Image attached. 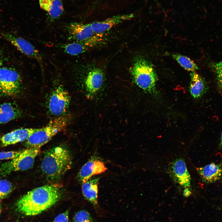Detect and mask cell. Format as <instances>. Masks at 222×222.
I'll return each mask as SVG.
<instances>
[{"mask_svg":"<svg viewBox=\"0 0 222 222\" xmlns=\"http://www.w3.org/2000/svg\"><path fill=\"white\" fill-rule=\"evenodd\" d=\"M107 170V168L101 161L91 159L82 167L78 174L77 178L82 183L91 178L93 176L101 174Z\"/></svg>","mask_w":222,"mask_h":222,"instance_id":"obj_12","label":"cell"},{"mask_svg":"<svg viewBox=\"0 0 222 222\" xmlns=\"http://www.w3.org/2000/svg\"><path fill=\"white\" fill-rule=\"evenodd\" d=\"M172 56L180 66L187 71L192 72L198 69L196 64L188 57L179 54H174Z\"/></svg>","mask_w":222,"mask_h":222,"instance_id":"obj_21","label":"cell"},{"mask_svg":"<svg viewBox=\"0 0 222 222\" xmlns=\"http://www.w3.org/2000/svg\"><path fill=\"white\" fill-rule=\"evenodd\" d=\"M170 175L174 182L184 188L190 187L191 177L184 161L178 159L173 162L169 167Z\"/></svg>","mask_w":222,"mask_h":222,"instance_id":"obj_10","label":"cell"},{"mask_svg":"<svg viewBox=\"0 0 222 222\" xmlns=\"http://www.w3.org/2000/svg\"><path fill=\"white\" fill-rule=\"evenodd\" d=\"M2 64V60L0 57V68H1V67Z\"/></svg>","mask_w":222,"mask_h":222,"instance_id":"obj_29","label":"cell"},{"mask_svg":"<svg viewBox=\"0 0 222 222\" xmlns=\"http://www.w3.org/2000/svg\"><path fill=\"white\" fill-rule=\"evenodd\" d=\"M39 129L26 128L18 129L8 133L0 139L2 146H6L26 141Z\"/></svg>","mask_w":222,"mask_h":222,"instance_id":"obj_14","label":"cell"},{"mask_svg":"<svg viewBox=\"0 0 222 222\" xmlns=\"http://www.w3.org/2000/svg\"><path fill=\"white\" fill-rule=\"evenodd\" d=\"M72 164V157L68 150L64 147L58 146L45 152L41 169L47 178L56 181L70 169Z\"/></svg>","mask_w":222,"mask_h":222,"instance_id":"obj_2","label":"cell"},{"mask_svg":"<svg viewBox=\"0 0 222 222\" xmlns=\"http://www.w3.org/2000/svg\"><path fill=\"white\" fill-rule=\"evenodd\" d=\"M39 3L40 8L53 19L60 17L64 10L61 0H39Z\"/></svg>","mask_w":222,"mask_h":222,"instance_id":"obj_18","label":"cell"},{"mask_svg":"<svg viewBox=\"0 0 222 222\" xmlns=\"http://www.w3.org/2000/svg\"><path fill=\"white\" fill-rule=\"evenodd\" d=\"M3 35L6 39L22 53L36 60L39 64L42 71L43 72L42 56L39 51L31 43L21 37L10 34H5Z\"/></svg>","mask_w":222,"mask_h":222,"instance_id":"obj_9","label":"cell"},{"mask_svg":"<svg viewBox=\"0 0 222 222\" xmlns=\"http://www.w3.org/2000/svg\"><path fill=\"white\" fill-rule=\"evenodd\" d=\"M200 176L207 183L215 182L222 178V165L212 163L197 168Z\"/></svg>","mask_w":222,"mask_h":222,"instance_id":"obj_15","label":"cell"},{"mask_svg":"<svg viewBox=\"0 0 222 222\" xmlns=\"http://www.w3.org/2000/svg\"><path fill=\"white\" fill-rule=\"evenodd\" d=\"M21 115L19 109L14 104L5 103L0 105V125L17 118Z\"/></svg>","mask_w":222,"mask_h":222,"instance_id":"obj_19","label":"cell"},{"mask_svg":"<svg viewBox=\"0 0 222 222\" xmlns=\"http://www.w3.org/2000/svg\"><path fill=\"white\" fill-rule=\"evenodd\" d=\"M14 187L12 184L5 179L0 180V199L7 197L12 192Z\"/></svg>","mask_w":222,"mask_h":222,"instance_id":"obj_22","label":"cell"},{"mask_svg":"<svg viewBox=\"0 0 222 222\" xmlns=\"http://www.w3.org/2000/svg\"><path fill=\"white\" fill-rule=\"evenodd\" d=\"M68 212L66 210L64 212L60 214L54 219L53 222H68Z\"/></svg>","mask_w":222,"mask_h":222,"instance_id":"obj_26","label":"cell"},{"mask_svg":"<svg viewBox=\"0 0 222 222\" xmlns=\"http://www.w3.org/2000/svg\"><path fill=\"white\" fill-rule=\"evenodd\" d=\"M61 196L60 188L57 185L38 187L28 192L18 201L17 209L27 216L38 215L56 203Z\"/></svg>","mask_w":222,"mask_h":222,"instance_id":"obj_1","label":"cell"},{"mask_svg":"<svg viewBox=\"0 0 222 222\" xmlns=\"http://www.w3.org/2000/svg\"><path fill=\"white\" fill-rule=\"evenodd\" d=\"M191 192L190 189L188 188H186L183 191V195L186 197H188L191 194Z\"/></svg>","mask_w":222,"mask_h":222,"instance_id":"obj_27","label":"cell"},{"mask_svg":"<svg viewBox=\"0 0 222 222\" xmlns=\"http://www.w3.org/2000/svg\"><path fill=\"white\" fill-rule=\"evenodd\" d=\"M1 206H0V213H1Z\"/></svg>","mask_w":222,"mask_h":222,"instance_id":"obj_30","label":"cell"},{"mask_svg":"<svg viewBox=\"0 0 222 222\" xmlns=\"http://www.w3.org/2000/svg\"><path fill=\"white\" fill-rule=\"evenodd\" d=\"M72 119L70 114L59 116L50 121L45 126L32 134L26 140L28 148H40L55 135L66 129Z\"/></svg>","mask_w":222,"mask_h":222,"instance_id":"obj_3","label":"cell"},{"mask_svg":"<svg viewBox=\"0 0 222 222\" xmlns=\"http://www.w3.org/2000/svg\"><path fill=\"white\" fill-rule=\"evenodd\" d=\"M133 14L114 15L103 21L94 22L90 23L93 31L97 34L103 35L113 27L124 22L132 19Z\"/></svg>","mask_w":222,"mask_h":222,"instance_id":"obj_11","label":"cell"},{"mask_svg":"<svg viewBox=\"0 0 222 222\" xmlns=\"http://www.w3.org/2000/svg\"><path fill=\"white\" fill-rule=\"evenodd\" d=\"M66 28L69 39L88 48L98 44L103 40V35L95 33L90 23L73 22L68 25Z\"/></svg>","mask_w":222,"mask_h":222,"instance_id":"obj_5","label":"cell"},{"mask_svg":"<svg viewBox=\"0 0 222 222\" xmlns=\"http://www.w3.org/2000/svg\"><path fill=\"white\" fill-rule=\"evenodd\" d=\"M40 151L39 148H29L23 150L17 157L1 165L0 175L6 176L13 172L25 171L31 168Z\"/></svg>","mask_w":222,"mask_h":222,"instance_id":"obj_6","label":"cell"},{"mask_svg":"<svg viewBox=\"0 0 222 222\" xmlns=\"http://www.w3.org/2000/svg\"><path fill=\"white\" fill-rule=\"evenodd\" d=\"M219 146L220 148L222 149V133L220 138Z\"/></svg>","mask_w":222,"mask_h":222,"instance_id":"obj_28","label":"cell"},{"mask_svg":"<svg viewBox=\"0 0 222 222\" xmlns=\"http://www.w3.org/2000/svg\"><path fill=\"white\" fill-rule=\"evenodd\" d=\"M104 80L103 73L101 69L95 68L90 71L85 81L86 89L89 94L92 95L98 91L102 86Z\"/></svg>","mask_w":222,"mask_h":222,"instance_id":"obj_17","label":"cell"},{"mask_svg":"<svg viewBox=\"0 0 222 222\" xmlns=\"http://www.w3.org/2000/svg\"><path fill=\"white\" fill-rule=\"evenodd\" d=\"M213 67L216 74L218 87L222 91V60L214 64Z\"/></svg>","mask_w":222,"mask_h":222,"instance_id":"obj_24","label":"cell"},{"mask_svg":"<svg viewBox=\"0 0 222 222\" xmlns=\"http://www.w3.org/2000/svg\"><path fill=\"white\" fill-rule=\"evenodd\" d=\"M131 72L134 82L139 87L149 93L155 92L158 76L151 62L143 57H138Z\"/></svg>","mask_w":222,"mask_h":222,"instance_id":"obj_4","label":"cell"},{"mask_svg":"<svg viewBox=\"0 0 222 222\" xmlns=\"http://www.w3.org/2000/svg\"><path fill=\"white\" fill-rule=\"evenodd\" d=\"M61 47L66 53L73 56L80 54L88 48L81 43L74 42L63 44Z\"/></svg>","mask_w":222,"mask_h":222,"instance_id":"obj_20","label":"cell"},{"mask_svg":"<svg viewBox=\"0 0 222 222\" xmlns=\"http://www.w3.org/2000/svg\"><path fill=\"white\" fill-rule=\"evenodd\" d=\"M22 151L0 152V160L12 159L17 157Z\"/></svg>","mask_w":222,"mask_h":222,"instance_id":"obj_25","label":"cell"},{"mask_svg":"<svg viewBox=\"0 0 222 222\" xmlns=\"http://www.w3.org/2000/svg\"><path fill=\"white\" fill-rule=\"evenodd\" d=\"M98 178L90 179L82 183V191L83 195L93 206L97 214L101 216L102 212L98 204Z\"/></svg>","mask_w":222,"mask_h":222,"instance_id":"obj_13","label":"cell"},{"mask_svg":"<svg viewBox=\"0 0 222 222\" xmlns=\"http://www.w3.org/2000/svg\"><path fill=\"white\" fill-rule=\"evenodd\" d=\"M70 100L68 92L62 86L56 87L48 99L47 108L49 113L56 116L65 115L68 109Z\"/></svg>","mask_w":222,"mask_h":222,"instance_id":"obj_8","label":"cell"},{"mask_svg":"<svg viewBox=\"0 0 222 222\" xmlns=\"http://www.w3.org/2000/svg\"><path fill=\"white\" fill-rule=\"evenodd\" d=\"M22 84L21 76L15 69L0 68V92L5 96L12 97L20 92Z\"/></svg>","mask_w":222,"mask_h":222,"instance_id":"obj_7","label":"cell"},{"mask_svg":"<svg viewBox=\"0 0 222 222\" xmlns=\"http://www.w3.org/2000/svg\"><path fill=\"white\" fill-rule=\"evenodd\" d=\"M190 75L189 89L191 94L195 99L200 98L208 91V84L205 79L195 71L191 72Z\"/></svg>","mask_w":222,"mask_h":222,"instance_id":"obj_16","label":"cell"},{"mask_svg":"<svg viewBox=\"0 0 222 222\" xmlns=\"http://www.w3.org/2000/svg\"><path fill=\"white\" fill-rule=\"evenodd\" d=\"M74 222H93L90 213L85 210L80 211L76 213L74 217Z\"/></svg>","mask_w":222,"mask_h":222,"instance_id":"obj_23","label":"cell"}]
</instances>
